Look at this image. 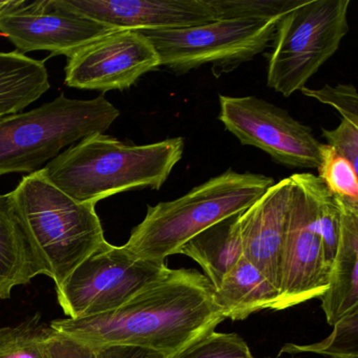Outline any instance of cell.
Segmentation results:
<instances>
[{
    "instance_id": "cell-26",
    "label": "cell",
    "mask_w": 358,
    "mask_h": 358,
    "mask_svg": "<svg viewBox=\"0 0 358 358\" xmlns=\"http://www.w3.org/2000/svg\"><path fill=\"white\" fill-rule=\"evenodd\" d=\"M301 93L317 100L320 103L332 106L341 114L343 120L358 125V97L355 87L352 85H324L322 89L303 87Z\"/></svg>"
},
{
    "instance_id": "cell-27",
    "label": "cell",
    "mask_w": 358,
    "mask_h": 358,
    "mask_svg": "<svg viewBox=\"0 0 358 358\" xmlns=\"http://www.w3.org/2000/svg\"><path fill=\"white\" fill-rule=\"evenodd\" d=\"M43 358H96V350L50 327L41 341Z\"/></svg>"
},
{
    "instance_id": "cell-30",
    "label": "cell",
    "mask_w": 358,
    "mask_h": 358,
    "mask_svg": "<svg viewBox=\"0 0 358 358\" xmlns=\"http://www.w3.org/2000/svg\"><path fill=\"white\" fill-rule=\"evenodd\" d=\"M3 118V117H0V119Z\"/></svg>"
},
{
    "instance_id": "cell-24",
    "label": "cell",
    "mask_w": 358,
    "mask_h": 358,
    "mask_svg": "<svg viewBox=\"0 0 358 358\" xmlns=\"http://www.w3.org/2000/svg\"><path fill=\"white\" fill-rule=\"evenodd\" d=\"M171 358H255L246 341L234 333H209Z\"/></svg>"
},
{
    "instance_id": "cell-8",
    "label": "cell",
    "mask_w": 358,
    "mask_h": 358,
    "mask_svg": "<svg viewBox=\"0 0 358 358\" xmlns=\"http://www.w3.org/2000/svg\"><path fill=\"white\" fill-rule=\"evenodd\" d=\"M166 269L165 264L138 259L124 246L106 242L56 288L58 303L71 320L106 313L133 299Z\"/></svg>"
},
{
    "instance_id": "cell-25",
    "label": "cell",
    "mask_w": 358,
    "mask_h": 358,
    "mask_svg": "<svg viewBox=\"0 0 358 358\" xmlns=\"http://www.w3.org/2000/svg\"><path fill=\"white\" fill-rule=\"evenodd\" d=\"M316 219L324 247V259L332 268L341 234V213L334 196L320 179L316 190Z\"/></svg>"
},
{
    "instance_id": "cell-17",
    "label": "cell",
    "mask_w": 358,
    "mask_h": 358,
    "mask_svg": "<svg viewBox=\"0 0 358 358\" xmlns=\"http://www.w3.org/2000/svg\"><path fill=\"white\" fill-rule=\"evenodd\" d=\"M241 213L203 230L185 243L178 252L196 262L213 288L219 286L224 276L243 257L238 227Z\"/></svg>"
},
{
    "instance_id": "cell-13",
    "label": "cell",
    "mask_w": 358,
    "mask_h": 358,
    "mask_svg": "<svg viewBox=\"0 0 358 358\" xmlns=\"http://www.w3.org/2000/svg\"><path fill=\"white\" fill-rule=\"evenodd\" d=\"M87 17L115 30H171L219 20L211 0H66Z\"/></svg>"
},
{
    "instance_id": "cell-11",
    "label": "cell",
    "mask_w": 358,
    "mask_h": 358,
    "mask_svg": "<svg viewBox=\"0 0 358 358\" xmlns=\"http://www.w3.org/2000/svg\"><path fill=\"white\" fill-rule=\"evenodd\" d=\"M113 31L79 13L66 0L0 1V33L20 54L45 51L70 57Z\"/></svg>"
},
{
    "instance_id": "cell-6",
    "label": "cell",
    "mask_w": 358,
    "mask_h": 358,
    "mask_svg": "<svg viewBox=\"0 0 358 358\" xmlns=\"http://www.w3.org/2000/svg\"><path fill=\"white\" fill-rule=\"evenodd\" d=\"M350 3V0H303L280 18L268 55V87L284 97L305 87L349 32Z\"/></svg>"
},
{
    "instance_id": "cell-22",
    "label": "cell",
    "mask_w": 358,
    "mask_h": 358,
    "mask_svg": "<svg viewBox=\"0 0 358 358\" xmlns=\"http://www.w3.org/2000/svg\"><path fill=\"white\" fill-rule=\"evenodd\" d=\"M49 328L41 324L39 315L0 328V358H43L41 341Z\"/></svg>"
},
{
    "instance_id": "cell-21",
    "label": "cell",
    "mask_w": 358,
    "mask_h": 358,
    "mask_svg": "<svg viewBox=\"0 0 358 358\" xmlns=\"http://www.w3.org/2000/svg\"><path fill=\"white\" fill-rule=\"evenodd\" d=\"M318 178L337 200L358 205L357 171L328 144H322Z\"/></svg>"
},
{
    "instance_id": "cell-28",
    "label": "cell",
    "mask_w": 358,
    "mask_h": 358,
    "mask_svg": "<svg viewBox=\"0 0 358 358\" xmlns=\"http://www.w3.org/2000/svg\"><path fill=\"white\" fill-rule=\"evenodd\" d=\"M322 137L327 144L339 156L351 163L352 166L358 169V125L341 119V124L332 131L322 129Z\"/></svg>"
},
{
    "instance_id": "cell-1",
    "label": "cell",
    "mask_w": 358,
    "mask_h": 358,
    "mask_svg": "<svg viewBox=\"0 0 358 358\" xmlns=\"http://www.w3.org/2000/svg\"><path fill=\"white\" fill-rule=\"evenodd\" d=\"M226 320L213 299V287L194 269H169L117 309L81 320L59 318L56 332L92 349L125 345L173 357L215 331Z\"/></svg>"
},
{
    "instance_id": "cell-9",
    "label": "cell",
    "mask_w": 358,
    "mask_h": 358,
    "mask_svg": "<svg viewBox=\"0 0 358 358\" xmlns=\"http://www.w3.org/2000/svg\"><path fill=\"white\" fill-rule=\"evenodd\" d=\"M290 179V206L282 255L280 299L274 310L288 309L320 297L329 286L331 268L324 259L316 219L320 178L294 173Z\"/></svg>"
},
{
    "instance_id": "cell-7",
    "label": "cell",
    "mask_w": 358,
    "mask_h": 358,
    "mask_svg": "<svg viewBox=\"0 0 358 358\" xmlns=\"http://www.w3.org/2000/svg\"><path fill=\"white\" fill-rule=\"evenodd\" d=\"M280 18H231L171 30L140 31L154 45L161 66L186 74L205 64L229 72L249 62L273 41Z\"/></svg>"
},
{
    "instance_id": "cell-18",
    "label": "cell",
    "mask_w": 358,
    "mask_h": 358,
    "mask_svg": "<svg viewBox=\"0 0 358 358\" xmlns=\"http://www.w3.org/2000/svg\"><path fill=\"white\" fill-rule=\"evenodd\" d=\"M45 62L16 52H0V117L22 113L49 91Z\"/></svg>"
},
{
    "instance_id": "cell-23",
    "label": "cell",
    "mask_w": 358,
    "mask_h": 358,
    "mask_svg": "<svg viewBox=\"0 0 358 358\" xmlns=\"http://www.w3.org/2000/svg\"><path fill=\"white\" fill-rule=\"evenodd\" d=\"M219 20L282 17L303 3V0H211Z\"/></svg>"
},
{
    "instance_id": "cell-2",
    "label": "cell",
    "mask_w": 358,
    "mask_h": 358,
    "mask_svg": "<svg viewBox=\"0 0 358 358\" xmlns=\"http://www.w3.org/2000/svg\"><path fill=\"white\" fill-rule=\"evenodd\" d=\"M184 139L134 145L104 134L83 138L43 169L50 181L74 200L96 205L138 188L159 190L182 160Z\"/></svg>"
},
{
    "instance_id": "cell-20",
    "label": "cell",
    "mask_w": 358,
    "mask_h": 358,
    "mask_svg": "<svg viewBox=\"0 0 358 358\" xmlns=\"http://www.w3.org/2000/svg\"><path fill=\"white\" fill-rule=\"evenodd\" d=\"M282 353H315L331 358H358V307L333 326V331L326 339L311 345H282Z\"/></svg>"
},
{
    "instance_id": "cell-15",
    "label": "cell",
    "mask_w": 358,
    "mask_h": 358,
    "mask_svg": "<svg viewBox=\"0 0 358 358\" xmlns=\"http://www.w3.org/2000/svg\"><path fill=\"white\" fill-rule=\"evenodd\" d=\"M335 201L341 209V234L329 286L320 296L330 326L358 307V205Z\"/></svg>"
},
{
    "instance_id": "cell-12",
    "label": "cell",
    "mask_w": 358,
    "mask_h": 358,
    "mask_svg": "<svg viewBox=\"0 0 358 358\" xmlns=\"http://www.w3.org/2000/svg\"><path fill=\"white\" fill-rule=\"evenodd\" d=\"M160 66L158 53L145 35L140 31L116 30L68 57L64 83L102 93L124 91Z\"/></svg>"
},
{
    "instance_id": "cell-4",
    "label": "cell",
    "mask_w": 358,
    "mask_h": 358,
    "mask_svg": "<svg viewBox=\"0 0 358 358\" xmlns=\"http://www.w3.org/2000/svg\"><path fill=\"white\" fill-rule=\"evenodd\" d=\"M274 184L271 177L262 173L227 169L176 200L148 206L143 221L123 246L138 259L165 264L190 238L246 210Z\"/></svg>"
},
{
    "instance_id": "cell-29",
    "label": "cell",
    "mask_w": 358,
    "mask_h": 358,
    "mask_svg": "<svg viewBox=\"0 0 358 358\" xmlns=\"http://www.w3.org/2000/svg\"><path fill=\"white\" fill-rule=\"evenodd\" d=\"M96 358H169V356L148 348L116 345L96 349Z\"/></svg>"
},
{
    "instance_id": "cell-5",
    "label": "cell",
    "mask_w": 358,
    "mask_h": 358,
    "mask_svg": "<svg viewBox=\"0 0 358 358\" xmlns=\"http://www.w3.org/2000/svg\"><path fill=\"white\" fill-rule=\"evenodd\" d=\"M120 116L103 95L70 99L64 94L28 112L0 119V177L33 173L62 150L94 134H104Z\"/></svg>"
},
{
    "instance_id": "cell-3",
    "label": "cell",
    "mask_w": 358,
    "mask_h": 358,
    "mask_svg": "<svg viewBox=\"0 0 358 358\" xmlns=\"http://www.w3.org/2000/svg\"><path fill=\"white\" fill-rule=\"evenodd\" d=\"M8 196L37 274L49 276L56 288L108 242L96 205L64 194L45 169L22 178Z\"/></svg>"
},
{
    "instance_id": "cell-16",
    "label": "cell",
    "mask_w": 358,
    "mask_h": 358,
    "mask_svg": "<svg viewBox=\"0 0 358 358\" xmlns=\"http://www.w3.org/2000/svg\"><path fill=\"white\" fill-rule=\"evenodd\" d=\"M280 292L245 257L224 276L213 299L225 318L242 320L255 312L274 310Z\"/></svg>"
},
{
    "instance_id": "cell-10",
    "label": "cell",
    "mask_w": 358,
    "mask_h": 358,
    "mask_svg": "<svg viewBox=\"0 0 358 358\" xmlns=\"http://www.w3.org/2000/svg\"><path fill=\"white\" fill-rule=\"evenodd\" d=\"M219 120L243 145L255 146L274 162L292 169H317L322 144L307 125L255 96H219Z\"/></svg>"
},
{
    "instance_id": "cell-14",
    "label": "cell",
    "mask_w": 358,
    "mask_h": 358,
    "mask_svg": "<svg viewBox=\"0 0 358 358\" xmlns=\"http://www.w3.org/2000/svg\"><path fill=\"white\" fill-rule=\"evenodd\" d=\"M290 179L272 185L238 219L243 257L280 290L290 206Z\"/></svg>"
},
{
    "instance_id": "cell-19",
    "label": "cell",
    "mask_w": 358,
    "mask_h": 358,
    "mask_svg": "<svg viewBox=\"0 0 358 358\" xmlns=\"http://www.w3.org/2000/svg\"><path fill=\"white\" fill-rule=\"evenodd\" d=\"M37 275L9 196L0 194V299H10L15 287L29 284Z\"/></svg>"
}]
</instances>
